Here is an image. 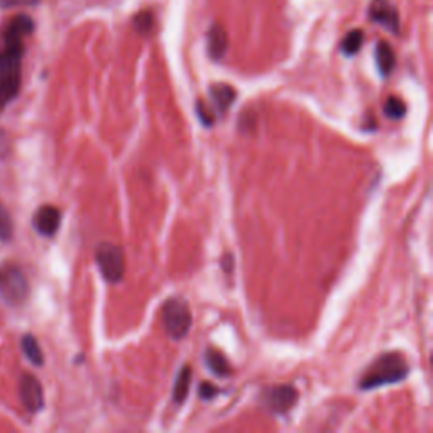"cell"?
<instances>
[{"instance_id":"cell-1","label":"cell","mask_w":433,"mask_h":433,"mask_svg":"<svg viewBox=\"0 0 433 433\" xmlns=\"http://www.w3.org/2000/svg\"><path fill=\"white\" fill-rule=\"evenodd\" d=\"M22 43H9L0 53V112L18 97L20 88Z\"/></svg>"},{"instance_id":"cell-2","label":"cell","mask_w":433,"mask_h":433,"mask_svg":"<svg viewBox=\"0 0 433 433\" xmlns=\"http://www.w3.org/2000/svg\"><path fill=\"white\" fill-rule=\"evenodd\" d=\"M408 376V366L399 354H385L371 366V369L361 379V389H374L393 382L403 381Z\"/></svg>"},{"instance_id":"cell-3","label":"cell","mask_w":433,"mask_h":433,"mask_svg":"<svg viewBox=\"0 0 433 433\" xmlns=\"http://www.w3.org/2000/svg\"><path fill=\"white\" fill-rule=\"evenodd\" d=\"M0 296L11 307H20L29 298V281L18 264L0 266Z\"/></svg>"},{"instance_id":"cell-4","label":"cell","mask_w":433,"mask_h":433,"mask_svg":"<svg viewBox=\"0 0 433 433\" xmlns=\"http://www.w3.org/2000/svg\"><path fill=\"white\" fill-rule=\"evenodd\" d=\"M161 319H163L164 332L173 340L185 339L189 328H192V310H189L188 303L183 298L173 296V298L168 300L163 305V310H161Z\"/></svg>"},{"instance_id":"cell-5","label":"cell","mask_w":433,"mask_h":433,"mask_svg":"<svg viewBox=\"0 0 433 433\" xmlns=\"http://www.w3.org/2000/svg\"><path fill=\"white\" fill-rule=\"evenodd\" d=\"M95 261L107 283L117 284L122 281L124 273H126V258H124L122 247L104 242L98 246L95 253Z\"/></svg>"},{"instance_id":"cell-6","label":"cell","mask_w":433,"mask_h":433,"mask_svg":"<svg viewBox=\"0 0 433 433\" xmlns=\"http://www.w3.org/2000/svg\"><path fill=\"white\" fill-rule=\"evenodd\" d=\"M296 399H298V391L290 385L269 387V389L264 391L262 396L264 406L274 415L288 413L295 406Z\"/></svg>"},{"instance_id":"cell-7","label":"cell","mask_w":433,"mask_h":433,"mask_svg":"<svg viewBox=\"0 0 433 433\" xmlns=\"http://www.w3.org/2000/svg\"><path fill=\"white\" fill-rule=\"evenodd\" d=\"M19 396L29 413H39L44 408L43 386L32 374H22L19 381Z\"/></svg>"},{"instance_id":"cell-8","label":"cell","mask_w":433,"mask_h":433,"mask_svg":"<svg viewBox=\"0 0 433 433\" xmlns=\"http://www.w3.org/2000/svg\"><path fill=\"white\" fill-rule=\"evenodd\" d=\"M369 18L373 22L381 24L382 27H386L387 31H391L393 34H398L399 32L398 11L394 9V6L389 0H374V2L371 4Z\"/></svg>"},{"instance_id":"cell-9","label":"cell","mask_w":433,"mask_h":433,"mask_svg":"<svg viewBox=\"0 0 433 433\" xmlns=\"http://www.w3.org/2000/svg\"><path fill=\"white\" fill-rule=\"evenodd\" d=\"M34 227L38 234L44 237H53L61 224V212L53 205H44L34 213Z\"/></svg>"},{"instance_id":"cell-10","label":"cell","mask_w":433,"mask_h":433,"mask_svg":"<svg viewBox=\"0 0 433 433\" xmlns=\"http://www.w3.org/2000/svg\"><path fill=\"white\" fill-rule=\"evenodd\" d=\"M227 46H229V39H227L225 29L220 24H213L207 34L208 56L215 61L222 60L227 53Z\"/></svg>"},{"instance_id":"cell-11","label":"cell","mask_w":433,"mask_h":433,"mask_svg":"<svg viewBox=\"0 0 433 433\" xmlns=\"http://www.w3.org/2000/svg\"><path fill=\"white\" fill-rule=\"evenodd\" d=\"M210 97H212L213 105H215L218 114H225L230 109V105L236 102L237 92L234 86L227 84H217L210 86Z\"/></svg>"},{"instance_id":"cell-12","label":"cell","mask_w":433,"mask_h":433,"mask_svg":"<svg viewBox=\"0 0 433 433\" xmlns=\"http://www.w3.org/2000/svg\"><path fill=\"white\" fill-rule=\"evenodd\" d=\"M34 29V22L27 15H18L6 29V44L9 43H22V38H26Z\"/></svg>"},{"instance_id":"cell-13","label":"cell","mask_w":433,"mask_h":433,"mask_svg":"<svg viewBox=\"0 0 433 433\" xmlns=\"http://www.w3.org/2000/svg\"><path fill=\"white\" fill-rule=\"evenodd\" d=\"M376 63L378 69L381 72L382 76H387L394 69V53L393 48L389 46V43L386 41H379L376 46Z\"/></svg>"},{"instance_id":"cell-14","label":"cell","mask_w":433,"mask_h":433,"mask_svg":"<svg viewBox=\"0 0 433 433\" xmlns=\"http://www.w3.org/2000/svg\"><path fill=\"white\" fill-rule=\"evenodd\" d=\"M189 385H192V368L185 366V368H181L178 376H176L175 386H173V401L176 405L185 403L189 393Z\"/></svg>"},{"instance_id":"cell-15","label":"cell","mask_w":433,"mask_h":433,"mask_svg":"<svg viewBox=\"0 0 433 433\" xmlns=\"http://www.w3.org/2000/svg\"><path fill=\"white\" fill-rule=\"evenodd\" d=\"M205 364H207V368L218 378H225L230 374L229 361H227L224 354L218 352L215 349L207 350V354H205Z\"/></svg>"},{"instance_id":"cell-16","label":"cell","mask_w":433,"mask_h":433,"mask_svg":"<svg viewBox=\"0 0 433 433\" xmlns=\"http://www.w3.org/2000/svg\"><path fill=\"white\" fill-rule=\"evenodd\" d=\"M20 347H22L24 356L27 357V361L31 362V364L41 366L44 364V356H43V350H41L39 342L36 340L34 335H31V333H27V335L22 337V340H20Z\"/></svg>"},{"instance_id":"cell-17","label":"cell","mask_w":433,"mask_h":433,"mask_svg":"<svg viewBox=\"0 0 433 433\" xmlns=\"http://www.w3.org/2000/svg\"><path fill=\"white\" fill-rule=\"evenodd\" d=\"M362 43H364V32L361 29H354V31L347 32V36L342 41L340 49L345 56H352L362 48Z\"/></svg>"},{"instance_id":"cell-18","label":"cell","mask_w":433,"mask_h":433,"mask_svg":"<svg viewBox=\"0 0 433 433\" xmlns=\"http://www.w3.org/2000/svg\"><path fill=\"white\" fill-rule=\"evenodd\" d=\"M385 114L393 121H399V119L405 117L406 114V105L401 98L398 97H389L385 104Z\"/></svg>"},{"instance_id":"cell-19","label":"cell","mask_w":433,"mask_h":433,"mask_svg":"<svg viewBox=\"0 0 433 433\" xmlns=\"http://www.w3.org/2000/svg\"><path fill=\"white\" fill-rule=\"evenodd\" d=\"M132 26H134V29L139 32V34L146 36L152 31V26H154V18H152L151 12L142 11V12H139L138 15H134V19H132Z\"/></svg>"},{"instance_id":"cell-20","label":"cell","mask_w":433,"mask_h":433,"mask_svg":"<svg viewBox=\"0 0 433 433\" xmlns=\"http://www.w3.org/2000/svg\"><path fill=\"white\" fill-rule=\"evenodd\" d=\"M12 232H14V224H12L9 210L0 204V242L11 241Z\"/></svg>"},{"instance_id":"cell-21","label":"cell","mask_w":433,"mask_h":433,"mask_svg":"<svg viewBox=\"0 0 433 433\" xmlns=\"http://www.w3.org/2000/svg\"><path fill=\"white\" fill-rule=\"evenodd\" d=\"M38 0H0V9H14V7L34 6Z\"/></svg>"},{"instance_id":"cell-22","label":"cell","mask_w":433,"mask_h":433,"mask_svg":"<svg viewBox=\"0 0 433 433\" xmlns=\"http://www.w3.org/2000/svg\"><path fill=\"white\" fill-rule=\"evenodd\" d=\"M196 114H198V117H200L201 124H205V126H212L213 114L207 109V105L201 104V102H198V104H196Z\"/></svg>"},{"instance_id":"cell-23","label":"cell","mask_w":433,"mask_h":433,"mask_svg":"<svg viewBox=\"0 0 433 433\" xmlns=\"http://www.w3.org/2000/svg\"><path fill=\"white\" fill-rule=\"evenodd\" d=\"M198 391H200L201 399H212L218 394V387L213 386L212 382H204V385H200V389Z\"/></svg>"},{"instance_id":"cell-24","label":"cell","mask_w":433,"mask_h":433,"mask_svg":"<svg viewBox=\"0 0 433 433\" xmlns=\"http://www.w3.org/2000/svg\"><path fill=\"white\" fill-rule=\"evenodd\" d=\"M9 149H11L9 135H7L4 131H0V159L7 158V154H9Z\"/></svg>"}]
</instances>
